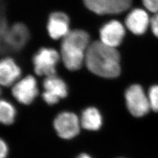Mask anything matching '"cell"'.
<instances>
[{"label":"cell","mask_w":158,"mask_h":158,"mask_svg":"<svg viewBox=\"0 0 158 158\" xmlns=\"http://www.w3.org/2000/svg\"><path fill=\"white\" fill-rule=\"evenodd\" d=\"M59 60V55L52 48H42L33 57L34 70L39 76L49 77L56 74V66Z\"/></svg>","instance_id":"277c9868"},{"label":"cell","mask_w":158,"mask_h":158,"mask_svg":"<svg viewBox=\"0 0 158 158\" xmlns=\"http://www.w3.org/2000/svg\"><path fill=\"white\" fill-rule=\"evenodd\" d=\"M142 2L149 11L158 13V0H142Z\"/></svg>","instance_id":"ac0fdd59"},{"label":"cell","mask_w":158,"mask_h":158,"mask_svg":"<svg viewBox=\"0 0 158 158\" xmlns=\"http://www.w3.org/2000/svg\"><path fill=\"white\" fill-rule=\"evenodd\" d=\"M89 42V34L80 29L71 31L63 38L61 56L64 66L69 70L75 71L81 67Z\"/></svg>","instance_id":"7a4b0ae2"},{"label":"cell","mask_w":158,"mask_h":158,"mask_svg":"<svg viewBox=\"0 0 158 158\" xmlns=\"http://www.w3.org/2000/svg\"><path fill=\"white\" fill-rule=\"evenodd\" d=\"M15 110L11 104L6 100L0 102V121L6 125L11 124L14 121Z\"/></svg>","instance_id":"9a60e30c"},{"label":"cell","mask_w":158,"mask_h":158,"mask_svg":"<svg viewBox=\"0 0 158 158\" xmlns=\"http://www.w3.org/2000/svg\"></svg>","instance_id":"7402d4cb"},{"label":"cell","mask_w":158,"mask_h":158,"mask_svg":"<svg viewBox=\"0 0 158 158\" xmlns=\"http://www.w3.org/2000/svg\"><path fill=\"white\" fill-rule=\"evenodd\" d=\"M12 93L18 102L26 105L31 104L38 94L36 80L32 76L25 77L13 86Z\"/></svg>","instance_id":"52a82bcc"},{"label":"cell","mask_w":158,"mask_h":158,"mask_svg":"<svg viewBox=\"0 0 158 158\" xmlns=\"http://www.w3.org/2000/svg\"><path fill=\"white\" fill-rule=\"evenodd\" d=\"M8 152V148L6 143L2 139H1L0 142V158H5Z\"/></svg>","instance_id":"ffe728a7"},{"label":"cell","mask_w":158,"mask_h":158,"mask_svg":"<svg viewBox=\"0 0 158 158\" xmlns=\"http://www.w3.org/2000/svg\"><path fill=\"white\" fill-rule=\"evenodd\" d=\"M54 127L57 135L63 139H72L80 131V122L73 113L63 112L59 114L54 120Z\"/></svg>","instance_id":"5b68a950"},{"label":"cell","mask_w":158,"mask_h":158,"mask_svg":"<svg viewBox=\"0 0 158 158\" xmlns=\"http://www.w3.org/2000/svg\"><path fill=\"white\" fill-rule=\"evenodd\" d=\"M85 61L91 73L102 77L115 78L121 73L118 51L101 41H95L90 44L85 53Z\"/></svg>","instance_id":"6da1fadb"},{"label":"cell","mask_w":158,"mask_h":158,"mask_svg":"<svg viewBox=\"0 0 158 158\" xmlns=\"http://www.w3.org/2000/svg\"><path fill=\"white\" fill-rule=\"evenodd\" d=\"M81 125L83 128L90 131L99 130L102 125V117L99 111L94 107L87 108L82 113Z\"/></svg>","instance_id":"4fadbf2b"},{"label":"cell","mask_w":158,"mask_h":158,"mask_svg":"<svg viewBox=\"0 0 158 158\" xmlns=\"http://www.w3.org/2000/svg\"><path fill=\"white\" fill-rule=\"evenodd\" d=\"M29 36L28 29L21 23L8 28L5 34L1 36L6 48L11 51H18L23 48L28 42Z\"/></svg>","instance_id":"ba28073f"},{"label":"cell","mask_w":158,"mask_h":158,"mask_svg":"<svg viewBox=\"0 0 158 158\" xmlns=\"http://www.w3.org/2000/svg\"><path fill=\"white\" fill-rule=\"evenodd\" d=\"M21 74L20 68L10 57L5 58L0 63V83L4 86L12 85Z\"/></svg>","instance_id":"7c38bea8"},{"label":"cell","mask_w":158,"mask_h":158,"mask_svg":"<svg viewBox=\"0 0 158 158\" xmlns=\"http://www.w3.org/2000/svg\"><path fill=\"white\" fill-rule=\"evenodd\" d=\"M148 98L151 108L154 111L158 112V85L152 86L148 92Z\"/></svg>","instance_id":"e0dca14e"},{"label":"cell","mask_w":158,"mask_h":158,"mask_svg":"<svg viewBox=\"0 0 158 158\" xmlns=\"http://www.w3.org/2000/svg\"><path fill=\"white\" fill-rule=\"evenodd\" d=\"M77 158H91L89 155H88L86 153H82L81 155H80Z\"/></svg>","instance_id":"44dd1931"},{"label":"cell","mask_w":158,"mask_h":158,"mask_svg":"<svg viewBox=\"0 0 158 158\" xmlns=\"http://www.w3.org/2000/svg\"><path fill=\"white\" fill-rule=\"evenodd\" d=\"M85 6L98 15L106 13V0H83Z\"/></svg>","instance_id":"2e32d148"},{"label":"cell","mask_w":158,"mask_h":158,"mask_svg":"<svg viewBox=\"0 0 158 158\" xmlns=\"http://www.w3.org/2000/svg\"><path fill=\"white\" fill-rule=\"evenodd\" d=\"M150 21L147 12L140 8L133 10L125 19L127 27L135 35L143 34L150 25Z\"/></svg>","instance_id":"8fae6325"},{"label":"cell","mask_w":158,"mask_h":158,"mask_svg":"<svg viewBox=\"0 0 158 158\" xmlns=\"http://www.w3.org/2000/svg\"><path fill=\"white\" fill-rule=\"evenodd\" d=\"M150 25L153 34L158 38V13L155 14L150 21Z\"/></svg>","instance_id":"d6986e66"},{"label":"cell","mask_w":158,"mask_h":158,"mask_svg":"<svg viewBox=\"0 0 158 158\" xmlns=\"http://www.w3.org/2000/svg\"><path fill=\"white\" fill-rule=\"evenodd\" d=\"M45 91L42 94L43 99L49 104H56L60 98L68 95V87L62 79L55 75L47 77L44 81Z\"/></svg>","instance_id":"8992f818"},{"label":"cell","mask_w":158,"mask_h":158,"mask_svg":"<svg viewBox=\"0 0 158 158\" xmlns=\"http://www.w3.org/2000/svg\"><path fill=\"white\" fill-rule=\"evenodd\" d=\"M70 20L68 15L62 12L51 14L48 19L47 29L51 38L59 40L66 36L69 31Z\"/></svg>","instance_id":"30bf717a"},{"label":"cell","mask_w":158,"mask_h":158,"mask_svg":"<svg viewBox=\"0 0 158 158\" xmlns=\"http://www.w3.org/2000/svg\"><path fill=\"white\" fill-rule=\"evenodd\" d=\"M125 97L127 108L134 117H141L149 112V98L140 85H131L126 90Z\"/></svg>","instance_id":"3957f363"},{"label":"cell","mask_w":158,"mask_h":158,"mask_svg":"<svg viewBox=\"0 0 158 158\" xmlns=\"http://www.w3.org/2000/svg\"><path fill=\"white\" fill-rule=\"evenodd\" d=\"M124 27L118 21L113 20L105 23L100 30V41L106 45L116 48L124 37Z\"/></svg>","instance_id":"9c48e42d"},{"label":"cell","mask_w":158,"mask_h":158,"mask_svg":"<svg viewBox=\"0 0 158 158\" xmlns=\"http://www.w3.org/2000/svg\"><path fill=\"white\" fill-rule=\"evenodd\" d=\"M132 4V0H106V13L118 14L127 11Z\"/></svg>","instance_id":"5bb4252c"}]
</instances>
